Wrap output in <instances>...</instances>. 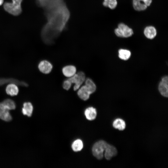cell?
<instances>
[{
    "label": "cell",
    "mask_w": 168,
    "mask_h": 168,
    "mask_svg": "<svg viewBox=\"0 0 168 168\" xmlns=\"http://www.w3.org/2000/svg\"><path fill=\"white\" fill-rule=\"evenodd\" d=\"M72 84L71 82L68 79L63 82V86L65 90H68L71 87Z\"/></svg>",
    "instance_id": "cell-24"
},
{
    "label": "cell",
    "mask_w": 168,
    "mask_h": 168,
    "mask_svg": "<svg viewBox=\"0 0 168 168\" xmlns=\"http://www.w3.org/2000/svg\"><path fill=\"white\" fill-rule=\"evenodd\" d=\"M152 2V0H133V6L137 11L143 10L150 6Z\"/></svg>",
    "instance_id": "cell-7"
},
{
    "label": "cell",
    "mask_w": 168,
    "mask_h": 168,
    "mask_svg": "<svg viewBox=\"0 0 168 168\" xmlns=\"http://www.w3.org/2000/svg\"><path fill=\"white\" fill-rule=\"evenodd\" d=\"M9 110H14L16 108V104L14 101L10 99H6L2 102Z\"/></svg>",
    "instance_id": "cell-22"
},
{
    "label": "cell",
    "mask_w": 168,
    "mask_h": 168,
    "mask_svg": "<svg viewBox=\"0 0 168 168\" xmlns=\"http://www.w3.org/2000/svg\"><path fill=\"white\" fill-rule=\"evenodd\" d=\"M33 109V105L31 103L26 102L23 104L22 112L24 115L30 117L32 113Z\"/></svg>",
    "instance_id": "cell-16"
},
{
    "label": "cell",
    "mask_w": 168,
    "mask_h": 168,
    "mask_svg": "<svg viewBox=\"0 0 168 168\" xmlns=\"http://www.w3.org/2000/svg\"><path fill=\"white\" fill-rule=\"evenodd\" d=\"M6 91L7 94L13 96H16L18 94L19 89L16 84L10 83L7 86Z\"/></svg>",
    "instance_id": "cell-14"
},
{
    "label": "cell",
    "mask_w": 168,
    "mask_h": 168,
    "mask_svg": "<svg viewBox=\"0 0 168 168\" xmlns=\"http://www.w3.org/2000/svg\"><path fill=\"white\" fill-rule=\"evenodd\" d=\"M12 2H6L3 5L4 10L9 14L16 16L22 12L21 3L22 0H12Z\"/></svg>",
    "instance_id": "cell-2"
},
{
    "label": "cell",
    "mask_w": 168,
    "mask_h": 168,
    "mask_svg": "<svg viewBox=\"0 0 168 168\" xmlns=\"http://www.w3.org/2000/svg\"><path fill=\"white\" fill-rule=\"evenodd\" d=\"M144 34L147 38L152 39L156 35V30L155 28L153 26H147L144 30Z\"/></svg>",
    "instance_id": "cell-17"
},
{
    "label": "cell",
    "mask_w": 168,
    "mask_h": 168,
    "mask_svg": "<svg viewBox=\"0 0 168 168\" xmlns=\"http://www.w3.org/2000/svg\"><path fill=\"white\" fill-rule=\"evenodd\" d=\"M105 141L100 140L96 142L92 147V153L98 160H101L103 157V152L107 144Z\"/></svg>",
    "instance_id": "cell-3"
},
{
    "label": "cell",
    "mask_w": 168,
    "mask_h": 168,
    "mask_svg": "<svg viewBox=\"0 0 168 168\" xmlns=\"http://www.w3.org/2000/svg\"><path fill=\"white\" fill-rule=\"evenodd\" d=\"M8 110L3 103H0V118L2 120L9 121L12 119V116Z\"/></svg>",
    "instance_id": "cell-9"
},
{
    "label": "cell",
    "mask_w": 168,
    "mask_h": 168,
    "mask_svg": "<svg viewBox=\"0 0 168 168\" xmlns=\"http://www.w3.org/2000/svg\"><path fill=\"white\" fill-rule=\"evenodd\" d=\"M117 4L116 0H104L103 2V5L108 7L111 9L115 8Z\"/></svg>",
    "instance_id": "cell-23"
},
{
    "label": "cell",
    "mask_w": 168,
    "mask_h": 168,
    "mask_svg": "<svg viewBox=\"0 0 168 168\" xmlns=\"http://www.w3.org/2000/svg\"><path fill=\"white\" fill-rule=\"evenodd\" d=\"M117 151L114 146L107 144L105 150L104 156L105 159L109 160L113 157L116 156Z\"/></svg>",
    "instance_id": "cell-11"
},
{
    "label": "cell",
    "mask_w": 168,
    "mask_h": 168,
    "mask_svg": "<svg viewBox=\"0 0 168 168\" xmlns=\"http://www.w3.org/2000/svg\"><path fill=\"white\" fill-rule=\"evenodd\" d=\"M86 76L85 73L82 72L80 71L76 73L68 79L72 84H74L73 89L74 91L77 90L86 80Z\"/></svg>",
    "instance_id": "cell-4"
},
{
    "label": "cell",
    "mask_w": 168,
    "mask_h": 168,
    "mask_svg": "<svg viewBox=\"0 0 168 168\" xmlns=\"http://www.w3.org/2000/svg\"><path fill=\"white\" fill-rule=\"evenodd\" d=\"M83 147V142L81 140L79 139L75 140L72 145V150L75 152L81 151Z\"/></svg>",
    "instance_id": "cell-20"
},
{
    "label": "cell",
    "mask_w": 168,
    "mask_h": 168,
    "mask_svg": "<svg viewBox=\"0 0 168 168\" xmlns=\"http://www.w3.org/2000/svg\"><path fill=\"white\" fill-rule=\"evenodd\" d=\"M131 55L130 51L125 49H121L119 51V56L121 59L126 60L128 59Z\"/></svg>",
    "instance_id": "cell-21"
},
{
    "label": "cell",
    "mask_w": 168,
    "mask_h": 168,
    "mask_svg": "<svg viewBox=\"0 0 168 168\" xmlns=\"http://www.w3.org/2000/svg\"><path fill=\"white\" fill-rule=\"evenodd\" d=\"M3 2L4 0H0V6L3 3Z\"/></svg>",
    "instance_id": "cell-25"
},
{
    "label": "cell",
    "mask_w": 168,
    "mask_h": 168,
    "mask_svg": "<svg viewBox=\"0 0 168 168\" xmlns=\"http://www.w3.org/2000/svg\"><path fill=\"white\" fill-rule=\"evenodd\" d=\"M84 114L87 119L89 120H94L97 115L96 110L93 107H89L86 109Z\"/></svg>",
    "instance_id": "cell-15"
},
{
    "label": "cell",
    "mask_w": 168,
    "mask_h": 168,
    "mask_svg": "<svg viewBox=\"0 0 168 168\" xmlns=\"http://www.w3.org/2000/svg\"><path fill=\"white\" fill-rule=\"evenodd\" d=\"M47 22L42 29L43 41L50 44L65 28L70 17V12L64 1L50 8L44 10Z\"/></svg>",
    "instance_id": "cell-1"
},
{
    "label": "cell",
    "mask_w": 168,
    "mask_h": 168,
    "mask_svg": "<svg viewBox=\"0 0 168 168\" xmlns=\"http://www.w3.org/2000/svg\"><path fill=\"white\" fill-rule=\"evenodd\" d=\"M159 91L163 96L168 97V77L167 76L163 77L160 82L158 86Z\"/></svg>",
    "instance_id": "cell-8"
},
{
    "label": "cell",
    "mask_w": 168,
    "mask_h": 168,
    "mask_svg": "<svg viewBox=\"0 0 168 168\" xmlns=\"http://www.w3.org/2000/svg\"><path fill=\"white\" fill-rule=\"evenodd\" d=\"M115 33L118 37H128L131 36L133 34L132 30L123 23H120L118 28L115 30Z\"/></svg>",
    "instance_id": "cell-5"
},
{
    "label": "cell",
    "mask_w": 168,
    "mask_h": 168,
    "mask_svg": "<svg viewBox=\"0 0 168 168\" xmlns=\"http://www.w3.org/2000/svg\"><path fill=\"white\" fill-rule=\"evenodd\" d=\"M64 0H36L37 5L44 10L53 7Z\"/></svg>",
    "instance_id": "cell-6"
},
{
    "label": "cell",
    "mask_w": 168,
    "mask_h": 168,
    "mask_svg": "<svg viewBox=\"0 0 168 168\" xmlns=\"http://www.w3.org/2000/svg\"><path fill=\"white\" fill-rule=\"evenodd\" d=\"M62 72L65 77L69 78L76 73V68L73 65H67L63 68Z\"/></svg>",
    "instance_id": "cell-13"
},
{
    "label": "cell",
    "mask_w": 168,
    "mask_h": 168,
    "mask_svg": "<svg viewBox=\"0 0 168 168\" xmlns=\"http://www.w3.org/2000/svg\"><path fill=\"white\" fill-rule=\"evenodd\" d=\"M85 83L86 86L92 94L96 89V86L93 81L90 78L86 79Z\"/></svg>",
    "instance_id": "cell-19"
},
{
    "label": "cell",
    "mask_w": 168,
    "mask_h": 168,
    "mask_svg": "<svg viewBox=\"0 0 168 168\" xmlns=\"http://www.w3.org/2000/svg\"><path fill=\"white\" fill-rule=\"evenodd\" d=\"M113 127L119 130H123L126 127L125 121L122 119L118 118L115 119L113 123Z\"/></svg>",
    "instance_id": "cell-18"
},
{
    "label": "cell",
    "mask_w": 168,
    "mask_h": 168,
    "mask_svg": "<svg viewBox=\"0 0 168 168\" xmlns=\"http://www.w3.org/2000/svg\"><path fill=\"white\" fill-rule=\"evenodd\" d=\"M38 68L41 72L47 74L51 72L53 68V66L48 61L44 60L41 61L39 63Z\"/></svg>",
    "instance_id": "cell-10"
},
{
    "label": "cell",
    "mask_w": 168,
    "mask_h": 168,
    "mask_svg": "<svg viewBox=\"0 0 168 168\" xmlns=\"http://www.w3.org/2000/svg\"><path fill=\"white\" fill-rule=\"evenodd\" d=\"M91 94L85 85L81 86L78 90L77 92L79 97L84 100H88Z\"/></svg>",
    "instance_id": "cell-12"
}]
</instances>
